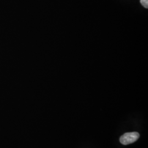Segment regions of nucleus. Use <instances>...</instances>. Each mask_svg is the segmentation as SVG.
Here are the masks:
<instances>
[{
    "label": "nucleus",
    "instance_id": "nucleus-1",
    "mask_svg": "<svg viewBox=\"0 0 148 148\" xmlns=\"http://www.w3.org/2000/svg\"><path fill=\"white\" fill-rule=\"evenodd\" d=\"M139 133H126L123 134L120 138V141L123 145H128L136 142L139 138Z\"/></svg>",
    "mask_w": 148,
    "mask_h": 148
},
{
    "label": "nucleus",
    "instance_id": "nucleus-2",
    "mask_svg": "<svg viewBox=\"0 0 148 148\" xmlns=\"http://www.w3.org/2000/svg\"><path fill=\"white\" fill-rule=\"evenodd\" d=\"M140 3L143 5L144 7L148 8V0H140Z\"/></svg>",
    "mask_w": 148,
    "mask_h": 148
}]
</instances>
